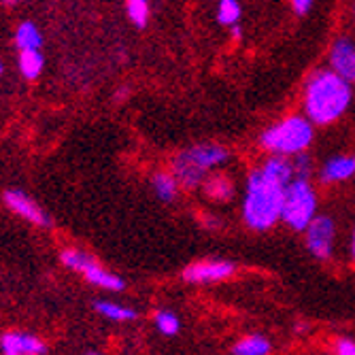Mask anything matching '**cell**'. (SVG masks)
I'll return each mask as SVG.
<instances>
[{"instance_id":"obj_1","label":"cell","mask_w":355,"mask_h":355,"mask_svg":"<svg viewBox=\"0 0 355 355\" xmlns=\"http://www.w3.org/2000/svg\"><path fill=\"white\" fill-rule=\"evenodd\" d=\"M294 179L292 157L266 155L255 164L245 179L241 215L247 228L268 232L281 221L285 187Z\"/></svg>"},{"instance_id":"obj_2","label":"cell","mask_w":355,"mask_h":355,"mask_svg":"<svg viewBox=\"0 0 355 355\" xmlns=\"http://www.w3.org/2000/svg\"><path fill=\"white\" fill-rule=\"evenodd\" d=\"M355 101L353 83L336 75L332 69H315L302 85V113L315 128L338 123Z\"/></svg>"},{"instance_id":"obj_3","label":"cell","mask_w":355,"mask_h":355,"mask_svg":"<svg viewBox=\"0 0 355 355\" xmlns=\"http://www.w3.org/2000/svg\"><path fill=\"white\" fill-rule=\"evenodd\" d=\"M315 143V125L304 113H289L257 137V145L266 155H283L296 157L300 153H309Z\"/></svg>"},{"instance_id":"obj_4","label":"cell","mask_w":355,"mask_h":355,"mask_svg":"<svg viewBox=\"0 0 355 355\" xmlns=\"http://www.w3.org/2000/svg\"><path fill=\"white\" fill-rule=\"evenodd\" d=\"M230 162V149L219 143H200L183 149L173 159V175L181 189H198L205 179Z\"/></svg>"},{"instance_id":"obj_5","label":"cell","mask_w":355,"mask_h":355,"mask_svg":"<svg viewBox=\"0 0 355 355\" xmlns=\"http://www.w3.org/2000/svg\"><path fill=\"white\" fill-rule=\"evenodd\" d=\"M319 213V196L313 179H292L285 187L281 221L294 232H304Z\"/></svg>"},{"instance_id":"obj_6","label":"cell","mask_w":355,"mask_h":355,"mask_svg":"<svg viewBox=\"0 0 355 355\" xmlns=\"http://www.w3.org/2000/svg\"><path fill=\"white\" fill-rule=\"evenodd\" d=\"M60 260H62L64 266L71 268V270H75V272H79V275H83V277H85L92 285H96V287L111 289V292H121V289L125 287V281H123L119 275H115V272L107 270L105 266H101V264L96 262L94 257H92L89 253H85V251H79V249H64V251L60 253Z\"/></svg>"},{"instance_id":"obj_7","label":"cell","mask_w":355,"mask_h":355,"mask_svg":"<svg viewBox=\"0 0 355 355\" xmlns=\"http://www.w3.org/2000/svg\"><path fill=\"white\" fill-rule=\"evenodd\" d=\"M336 243V221L330 215H315L304 230V245L309 253L319 262H328L334 253Z\"/></svg>"},{"instance_id":"obj_8","label":"cell","mask_w":355,"mask_h":355,"mask_svg":"<svg viewBox=\"0 0 355 355\" xmlns=\"http://www.w3.org/2000/svg\"><path fill=\"white\" fill-rule=\"evenodd\" d=\"M328 69L355 85V39L340 35L328 49Z\"/></svg>"},{"instance_id":"obj_9","label":"cell","mask_w":355,"mask_h":355,"mask_svg":"<svg viewBox=\"0 0 355 355\" xmlns=\"http://www.w3.org/2000/svg\"><path fill=\"white\" fill-rule=\"evenodd\" d=\"M321 185H340L355 177V153H334L315 171Z\"/></svg>"},{"instance_id":"obj_10","label":"cell","mask_w":355,"mask_h":355,"mask_svg":"<svg viewBox=\"0 0 355 355\" xmlns=\"http://www.w3.org/2000/svg\"><path fill=\"white\" fill-rule=\"evenodd\" d=\"M236 272V266L228 260H202L191 262L183 270V279L187 283H215L230 279Z\"/></svg>"},{"instance_id":"obj_11","label":"cell","mask_w":355,"mask_h":355,"mask_svg":"<svg viewBox=\"0 0 355 355\" xmlns=\"http://www.w3.org/2000/svg\"><path fill=\"white\" fill-rule=\"evenodd\" d=\"M3 200H5V205L15 213V215H19V217H24L26 221H30V223H35V225H41V228H49L51 225V219H49V215L32 200L28 193H24L21 189H7L5 193H3Z\"/></svg>"},{"instance_id":"obj_12","label":"cell","mask_w":355,"mask_h":355,"mask_svg":"<svg viewBox=\"0 0 355 355\" xmlns=\"http://www.w3.org/2000/svg\"><path fill=\"white\" fill-rule=\"evenodd\" d=\"M0 349H3V355H45L47 353V345L41 338L32 334H24V332H7L0 338Z\"/></svg>"},{"instance_id":"obj_13","label":"cell","mask_w":355,"mask_h":355,"mask_svg":"<svg viewBox=\"0 0 355 355\" xmlns=\"http://www.w3.org/2000/svg\"><path fill=\"white\" fill-rule=\"evenodd\" d=\"M202 189H205L207 196L211 200H215V202H230L234 198V193H236L234 181L228 175H223V173H211L205 179Z\"/></svg>"},{"instance_id":"obj_14","label":"cell","mask_w":355,"mask_h":355,"mask_svg":"<svg viewBox=\"0 0 355 355\" xmlns=\"http://www.w3.org/2000/svg\"><path fill=\"white\" fill-rule=\"evenodd\" d=\"M151 187H153V193L162 200V202H173L177 200L179 196V181L173 173H155L153 179H151Z\"/></svg>"},{"instance_id":"obj_15","label":"cell","mask_w":355,"mask_h":355,"mask_svg":"<svg viewBox=\"0 0 355 355\" xmlns=\"http://www.w3.org/2000/svg\"><path fill=\"white\" fill-rule=\"evenodd\" d=\"M19 73L24 75V79L28 81H35L41 77L43 73V67H45V58L41 53V49H26L19 53Z\"/></svg>"},{"instance_id":"obj_16","label":"cell","mask_w":355,"mask_h":355,"mask_svg":"<svg viewBox=\"0 0 355 355\" xmlns=\"http://www.w3.org/2000/svg\"><path fill=\"white\" fill-rule=\"evenodd\" d=\"M15 45L19 51H26V49H41L43 45V35L37 24L32 21H24L17 26L15 30Z\"/></svg>"},{"instance_id":"obj_17","label":"cell","mask_w":355,"mask_h":355,"mask_svg":"<svg viewBox=\"0 0 355 355\" xmlns=\"http://www.w3.org/2000/svg\"><path fill=\"white\" fill-rule=\"evenodd\" d=\"M215 17H217V24L219 26H225V28L241 24V17H243V5H241V0H217Z\"/></svg>"},{"instance_id":"obj_18","label":"cell","mask_w":355,"mask_h":355,"mask_svg":"<svg viewBox=\"0 0 355 355\" xmlns=\"http://www.w3.org/2000/svg\"><path fill=\"white\" fill-rule=\"evenodd\" d=\"M268 353H270V343L266 336L260 334L241 338L232 349V355H268Z\"/></svg>"},{"instance_id":"obj_19","label":"cell","mask_w":355,"mask_h":355,"mask_svg":"<svg viewBox=\"0 0 355 355\" xmlns=\"http://www.w3.org/2000/svg\"><path fill=\"white\" fill-rule=\"evenodd\" d=\"M94 309L98 311L101 315L113 319V321H135L137 319V311L128 309V306H121V304H115V302H109V300L94 302Z\"/></svg>"},{"instance_id":"obj_20","label":"cell","mask_w":355,"mask_h":355,"mask_svg":"<svg viewBox=\"0 0 355 355\" xmlns=\"http://www.w3.org/2000/svg\"><path fill=\"white\" fill-rule=\"evenodd\" d=\"M125 11L137 28H145L149 21V13H151L149 0H125Z\"/></svg>"},{"instance_id":"obj_21","label":"cell","mask_w":355,"mask_h":355,"mask_svg":"<svg viewBox=\"0 0 355 355\" xmlns=\"http://www.w3.org/2000/svg\"><path fill=\"white\" fill-rule=\"evenodd\" d=\"M153 321H155L157 330L162 332L164 336H175L179 332V328H181L179 317L175 313H171V311H157L153 315Z\"/></svg>"},{"instance_id":"obj_22","label":"cell","mask_w":355,"mask_h":355,"mask_svg":"<svg viewBox=\"0 0 355 355\" xmlns=\"http://www.w3.org/2000/svg\"><path fill=\"white\" fill-rule=\"evenodd\" d=\"M292 166H294V179H313L315 175V164L309 153H300L292 157Z\"/></svg>"},{"instance_id":"obj_23","label":"cell","mask_w":355,"mask_h":355,"mask_svg":"<svg viewBox=\"0 0 355 355\" xmlns=\"http://www.w3.org/2000/svg\"><path fill=\"white\" fill-rule=\"evenodd\" d=\"M289 5H292V11L298 15V17H304L313 11L315 7V0H289Z\"/></svg>"},{"instance_id":"obj_24","label":"cell","mask_w":355,"mask_h":355,"mask_svg":"<svg viewBox=\"0 0 355 355\" xmlns=\"http://www.w3.org/2000/svg\"><path fill=\"white\" fill-rule=\"evenodd\" d=\"M336 355H355V340L351 338H340L336 343Z\"/></svg>"},{"instance_id":"obj_25","label":"cell","mask_w":355,"mask_h":355,"mask_svg":"<svg viewBox=\"0 0 355 355\" xmlns=\"http://www.w3.org/2000/svg\"><path fill=\"white\" fill-rule=\"evenodd\" d=\"M230 35H232L234 41H241V39H243V26H241V24L230 26Z\"/></svg>"},{"instance_id":"obj_26","label":"cell","mask_w":355,"mask_h":355,"mask_svg":"<svg viewBox=\"0 0 355 355\" xmlns=\"http://www.w3.org/2000/svg\"><path fill=\"white\" fill-rule=\"evenodd\" d=\"M351 257H353V262H355V225H353V232H351Z\"/></svg>"},{"instance_id":"obj_27","label":"cell","mask_w":355,"mask_h":355,"mask_svg":"<svg viewBox=\"0 0 355 355\" xmlns=\"http://www.w3.org/2000/svg\"><path fill=\"white\" fill-rule=\"evenodd\" d=\"M3 3L7 5V7H15V5H19L21 0H3Z\"/></svg>"},{"instance_id":"obj_28","label":"cell","mask_w":355,"mask_h":355,"mask_svg":"<svg viewBox=\"0 0 355 355\" xmlns=\"http://www.w3.org/2000/svg\"><path fill=\"white\" fill-rule=\"evenodd\" d=\"M351 19H353V24H355V3H353V7H351Z\"/></svg>"},{"instance_id":"obj_29","label":"cell","mask_w":355,"mask_h":355,"mask_svg":"<svg viewBox=\"0 0 355 355\" xmlns=\"http://www.w3.org/2000/svg\"><path fill=\"white\" fill-rule=\"evenodd\" d=\"M3 71H5V67H3V62H0V75H3Z\"/></svg>"},{"instance_id":"obj_30","label":"cell","mask_w":355,"mask_h":355,"mask_svg":"<svg viewBox=\"0 0 355 355\" xmlns=\"http://www.w3.org/2000/svg\"><path fill=\"white\" fill-rule=\"evenodd\" d=\"M89 355H98V353H89Z\"/></svg>"}]
</instances>
